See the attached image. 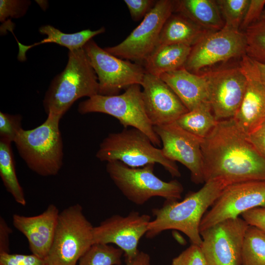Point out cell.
<instances>
[{
	"label": "cell",
	"mask_w": 265,
	"mask_h": 265,
	"mask_svg": "<svg viewBox=\"0 0 265 265\" xmlns=\"http://www.w3.org/2000/svg\"><path fill=\"white\" fill-rule=\"evenodd\" d=\"M204 182L221 180L229 185L265 181V158L233 118L219 121L201 144Z\"/></svg>",
	"instance_id": "6da1fadb"
},
{
	"label": "cell",
	"mask_w": 265,
	"mask_h": 265,
	"mask_svg": "<svg viewBox=\"0 0 265 265\" xmlns=\"http://www.w3.org/2000/svg\"><path fill=\"white\" fill-rule=\"evenodd\" d=\"M228 185L223 180H213L205 182L199 190L189 192L180 202L165 200L162 207L152 210L155 219L149 222L146 237L152 238L165 230H176L188 237L191 244L200 246L202 219Z\"/></svg>",
	"instance_id": "7a4b0ae2"
},
{
	"label": "cell",
	"mask_w": 265,
	"mask_h": 265,
	"mask_svg": "<svg viewBox=\"0 0 265 265\" xmlns=\"http://www.w3.org/2000/svg\"><path fill=\"white\" fill-rule=\"evenodd\" d=\"M98 93V77L83 48L69 51L66 66L51 82L43 106L47 115L62 117L78 99Z\"/></svg>",
	"instance_id": "3957f363"
},
{
	"label": "cell",
	"mask_w": 265,
	"mask_h": 265,
	"mask_svg": "<svg viewBox=\"0 0 265 265\" xmlns=\"http://www.w3.org/2000/svg\"><path fill=\"white\" fill-rule=\"evenodd\" d=\"M61 118L48 114L39 126L23 129L14 142L27 167L40 176H55L63 165V145L59 127Z\"/></svg>",
	"instance_id": "277c9868"
},
{
	"label": "cell",
	"mask_w": 265,
	"mask_h": 265,
	"mask_svg": "<svg viewBox=\"0 0 265 265\" xmlns=\"http://www.w3.org/2000/svg\"><path fill=\"white\" fill-rule=\"evenodd\" d=\"M96 157L102 161L118 160L132 168L159 163L172 177L181 175L176 162L166 158L146 134L133 128L109 133L100 143Z\"/></svg>",
	"instance_id": "5b68a950"
},
{
	"label": "cell",
	"mask_w": 265,
	"mask_h": 265,
	"mask_svg": "<svg viewBox=\"0 0 265 265\" xmlns=\"http://www.w3.org/2000/svg\"><path fill=\"white\" fill-rule=\"evenodd\" d=\"M154 164L132 168L118 160L107 162L106 170L122 193L133 203L141 205L154 197L166 200L181 199L183 185L177 180L165 182L154 173Z\"/></svg>",
	"instance_id": "8992f818"
},
{
	"label": "cell",
	"mask_w": 265,
	"mask_h": 265,
	"mask_svg": "<svg viewBox=\"0 0 265 265\" xmlns=\"http://www.w3.org/2000/svg\"><path fill=\"white\" fill-rule=\"evenodd\" d=\"M93 228L79 204L59 212L53 242L45 259L47 265H77L94 244Z\"/></svg>",
	"instance_id": "52a82bcc"
},
{
	"label": "cell",
	"mask_w": 265,
	"mask_h": 265,
	"mask_svg": "<svg viewBox=\"0 0 265 265\" xmlns=\"http://www.w3.org/2000/svg\"><path fill=\"white\" fill-rule=\"evenodd\" d=\"M133 84L121 94L105 96L97 94L80 103L78 111L81 114L102 113L116 118L124 128L131 127L146 134L152 143L161 146V141L146 115L142 89Z\"/></svg>",
	"instance_id": "ba28073f"
},
{
	"label": "cell",
	"mask_w": 265,
	"mask_h": 265,
	"mask_svg": "<svg viewBox=\"0 0 265 265\" xmlns=\"http://www.w3.org/2000/svg\"><path fill=\"white\" fill-rule=\"evenodd\" d=\"M175 1L156 0L140 24L122 42L105 50L121 59L144 64L157 46L165 22L174 12Z\"/></svg>",
	"instance_id": "9c48e42d"
},
{
	"label": "cell",
	"mask_w": 265,
	"mask_h": 265,
	"mask_svg": "<svg viewBox=\"0 0 265 265\" xmlns=\"http://www.w3.org/2000/svg\"><path fill=\"white\" fill-rule=\"evenodd\" d=\"M83 48L98 77L99 94L116 95L132 85H141L146 73L143 65L111 54L93 39Z\"/></svg>",
	"instance_id": "30bf717a"
},
{
	"label": "cell",
	"mask_w": 265,
	"mask_h": 265,
	"mask_svg": "<svg viewBox=\"0 0 265 265\" xmlns=\"http://www.w3.org/2000/svg\"><path fill=\"white\" fill-rule=\"evenodd\" d=\"M248 223L239 217L200 232V248L207 265H241V250Z\"/></svg>",
	"instance_id": "8fae6325"
},
{
	"label": "cell",
	"mask_w": 265,
	"mask_h": 265,
	"mask_svg": "<svg viewBox=\"0 0 265 265\" xmlns=\"http://www.w3.org/2000/svg\"><path fill=\"white\" fill-rule=\"evenodd\" d=\"M203 217L200 232L222 221L235 218L256 207H265V181L227 186Z\"/></svg>",
	"instance_id": "7c38bea8"
},
{
	"label": "cell",
	"mask_w": 265,
	"mask_h": 265,
	"mask_svg": "<svg viewBox=\"0 0 265 265\" xmlns=\"http://www.w3.org/2000/svg\"><path fill=\"white\" fill-rule=\"evenodd\" d=\"M244 32L224 26L211 31L191 47L185 65L188 71L198 74L204 68L246 54Z\"/></svg>",
	"instance_id": "4fadbf2b"
},
{
	"label": "cell",
	"mask_w": 265,
	"mask_h": 265,
	"mask_svg": "<svg viewBox=\"0 0 265 265\" xmlns=\"http://www.w3.org/2000/svg\"><path fill=\"white\" fill-rule=\"evenodd\" d=\"M209 100L217 121L233 118L243 99L247 80L239 66L208 71Z\"/></svg>",
	"instance_id": "5bb4252c"
},
{
	"label": "cell",
	"mask_w": 265,
	"mask_h": 265,
	"mask_svg": "<svg viewBox=\"0 0 265 265\" xmlns=\"http://www.w3.org/2000/svg\"><path fill=\"white\" fill-rule=\"evenodd\" d=\"M151 220L149 215L135 211L125 216L113 215L94 227V244H116L123 251L126 264L130 263L140 251L138 244Z\"/></svg>",
	"instance_id": "9a60e30c"
},
{
	"label": "cell",
	"mask_w": 265,
	"mask_h": 265,
	"mask_svg": "<svg viewBox=\"0 0 265 265\" xmlns=\"http://www.w3.org/2000/svg\"><path fill=\"white\" fill-rule=\"evenodd\" d=\"M153 127L162 143L163 155L185 166L190 171L193 183H205L201 150L203 139L185 131L175 122Z\"/></svg>",
	"instance_id": "2e32d148"
},
{
	"label": "cell",
	"mask_w": 265,
	"mask_h": 265,
	"mask_svg": "<svg viewBox=\"0 0 265 265\" xmlns=\"http://www.w3.org/2000/svg\"><path fill=\"white\" fill-rule=\"evenodd\" d=\"M141 86L145 112L153 127L174 123L189 111L159 77L146 72Z\"/></svg>",
	"instance_id": "e0dca14e"
},
{
	"label": "cell",
	"mask_w": 265,
	"mask_h": 265,
	"mask_svg": "<svg viewBox=\"0 0 265 265\" xmlns=\"http://www.w3.org/2000/svg\"><path fill=\"white\" fill-rule=\"evenodd\" d=\"M239 66L247 80L242 103L233 117L239 128L249 135L265 121V85L261 81L254 61L246 54Z\"/></svg>",
	"instance_id": "ac0fdd59"
},
{
	"label": "cell",
	"mask_w": 265,
	"mask_h": 265,
	"mask_svg": "<svg viewBox=\"0 0 265 265\" xmlns=\"http://www.w3.org/2000/svg\"><path fill=\"white\" fill-rule=\"evenodd\" d=\"M59 214L57 207L52 204L37 215H13V225L27 238L32 254L46 258L53 242Z\"/></svg>",
	"instance_id": "d6986e66"
},
{
	"label": "cell",
	"mask_w": 265,
	"mask_h": 265,
	"mask_svg": "<svg viewBox=\"0 0 265 265\" xmlns=\"http://www.w3.org/2000/svg\"><path fill=\"white\" fill-rule=\"evenodd\" d=\"M159 77L189 111L210 103L207 83L202 74H194L182 68L163 73Z\"/></svg>",
	"instance_id": "ffe728a7"
},
{
	"label": "cell",
	"mask_w": 265,
	"mask_h": 265,
	"mask_svg": "<svg viewBox=\"0 0 265 265\" xmlns=\"http://www.w3.org/2000/svg\"><path fill=\"white\" fill-rule=\"evenodd\" d=\"M210 32L184 15L173 12L162 27L156 49L173 44L192 47Z\"/></svg>",
	"instance_id": "44dd1931"
},
{
	"label": "cell",
	"mask_w": 265,
	"mask_h": 265,
	"mask_svg": "<svg viewBox=\"0 0 265 265\" xmlns=\"http://www.w3.org/2000/svg\"><path fill=\"white\" fill-rule=\"evenodd\" d=\"M174 12L184 15L209 31H216L224 26V21L214 0H175Z\"/></svg>",
	"instance_id": "7402d4cb"
},
{
	"label": "cell",
	"mask_w": 265,
	"mask_h": 265,
	"mask_svg": "<svg viewBox=\"0 0 265 265\" xmlns=\"http://www.w3.org/2000/svg\"><path fill=\"white\" fill-rule=\"evenodd\" d=\"M191 47L168 45L156 49L144 63L146 72L159 77L163 73L185 67Z\"/></svg>",
	"instance_id": "603a6c76"
},
{
	"label": "cell",
	"mask_w": 265,
	"mask_h": 265,
	"mask_svg": "<svg viewBox=\"0 0 265 265\" xmlns=\"http://www.w3.org/2000/svg\"><path fill=\"white\" fill-rule=\"evenodd\" d=\"M105 28L103 26L95 30L87 29L75 33H66L51 25L43 26L39 28V31L41 34L46 35L47 38L31 46H25L18 42V59L22 61L25 60L26 52L29 48L44 43H56L66 47L69 51L80 49L93 37L105 32Z\"/></svg>",
	"instance_id": "cb8c5ba5"
},
{
	"label": "cell",
	"mask_w": 265,
	"mask_h": 265,
	"mask_svg": "<svg viewBox=\"0 0 265 265\" xmlns=\"http://www.w3.org/2000/svg\"><path fill=\"white\" fill-rule=\"evenodd\" d=\"M217 122L211 105L208 103L186 113L175 123L192 134L204 139L212 130Z\"/></svg>",
	"instance_id": "d4e9b609"
},
{
	"label": "cell",
	"mask_w": 265,
	"mask_h": 265,
	"mask_svg": "<svg viewBox=\"0 0 265 265\" xmlns=\"http://www.w3.org/2000/svg\"><path fill=\"white\" fill-rule=\"evenodd\" d=\"M11 144L0 141V176L6 190L15 201L25 206L26 202L16 173Z\"/></svg>",
	"instance_id": "484cf974"
},
{
	"label": "cell",
	"mask_w": 265,
	"mask_h": 265,
	"mask_svg": "<svg viewBox=\"0 0 265 265\" xmlns=\"http://www.w3.org/2000/svg\"><path fill=\"white\" fill-rule=\"evenodd\" d=\"M241 265H265V233L255 226L249 225L245 231Z\"/></svg>",
	"instance_id": "4316f807"
},
{
	"label": "cell",
	"mask_w": 265,
	"mask_h": 265,
	"mask_svg": "<svg viewBox=\"0 0 265 265\" xmlns=\"http://www.w3.org/2000/svg\"><path fill=\"white\" fill-rule=\"evenodd\" d=\"M123 254L118 247L94 243L80 258L78 265H121Z\"/></svg>",
	"instance_id": "83f0119b"
},
{
	"label": "cell",
	"mask_w": 265,
	"mask_h": 265,
	"mask_svg": "<svg viewBox=\"0 0 265 265\" xmlns=\"http://www.w3.org/2000/svg\"><path fill=\"white\" fill-rule=\"evenodd\" d=\"M244 33L246 55L254 61L265 64V21L260 19Z\"/></svg>",
	"instance_id": "f1b7e54d"
},
{
	"label": "cell",
	"mask_w": 265,
	"mask_h": 265,
	"mask_svg": "<svg viewBox=\"0 0 265 265\" xmlns=\"http://www.w3.org/2000/svg\"><path fill=\"white\" fill-rule=\"evenodd\" d=\"M250 0H216L224 26L236 30L239 27Z\"/></svg>",
	"instance_id": "f546056e"
},
{
	"label": "cell",
	"mask_w": 265,
	"mask_h": 265,
	"mask_svg": "<svg viewBox=\"0 0 265 265\" xmlns=\"http://www.w3.org/2000/svg\"><path fill=\"white\" fill-rule=\"evenodd\" d=\"M22 117L19 114H10L0 112V141L14 142L22 127Z\"/></svg>",
	"instance_id": "4dcf8cb0"
},
{
	"label": "cell",
	"mask_w": 265,
	"mask_h": 265,
	"mask_svg": "<svg viewBox=\"0 0 265 265\" xmlns=\"http://www.w3.org/2000/svg\"><path fill=\"white\" fill-rule=\"evenodd\" d=\"M30 1L23 0H0V21L6 19L18 18L24 16L30 5Z\"/></svg>",
	"instance_id": "1f68e13d"
},
{
	"label": "cell",
	"mask_w": 265,
	"mask_h": 265,
	"mask_svg": "<svg viewBox=\"0 0 265 265\" xmlns=\"http://www.w3.org/2000/svg\"><path fill=\"white\" fill-rule=\"evenodd\" d=\"M171 265H207L200 246L191 244L178 256Z\"/></svg>",
	"instance_id": "d6a6232c"
},
{
	"label": "cell",
	"mask_w": 265,
	"mask_h": 265,
	"mask_svg": "<svg viewBox=\"0 0 265 265\" xmlns=\"http://www.w3.org/2000/svg\"><path fill=\"white\" fill-rule=\"evenodd\" d=\"M0 265H47L44 259L30 255L0 253Z\"/></svg>",
	"instance_id": "836d02e7"
},
{
	"label": "cell",
	"mask_w": 265,
	"mask_h": 265,
	"mask_svg": "<svg viewBox=\"0 0 265 265\" xmlns=\"http://www.w3.org/2000/svg\"><path fill=\"white\" fill-rule=\"evenodd\" d=\"M265 5V0H250L239 31L244 32L248 27L261 19Z\"/></svg>",
	"instance_id": "e575fe53"
},
{
	"label": "cell",
	"mask_w": 265,
	"mask_h": 265,
	"mask_svg": "<svg viewBox=\"0 0 265 265\" xmlns=\"http://www.w3.org/2000/svg\"><path fill=\"white\" fill-rule=\"evenodd\" d=\"M132 17L136 21L146 15L155 5L156 0H124Z\"/></svg>",
	"instance_id": "d590c367"
},
{
	"label": "cell",
	"mask_w": 265,
	"mask_h": 265,
	"mask_svg": "<svg viewBox=\"0 0 265 265\" xmlns=\"http://www.w3.org/2000/svg\"><path fill=\"white\" fill-rule=\"evenodd\" d=\"M249 225L255 226L265 233V207H256L241 214Z\"/></svg>",
	"instance_id": "8d00e7d4"
},
{
	"label": "cell",
	"mask_w": 265,
	"mask_h": 265,
	"mask_svg": "<svg viewBox=\"0 0 265 265\" xmlns=\"http://www.w3.org/2000/svg\"><path fill=\"white\" fill-rule=\"evenodd\" d=\"M12 231L5 221L0 218V253L9 252V236Z\"/></svg>",
	"instance_id": "74e56055"
},
{
	"label": "cell",
	"mask_w": 265,
	"mask_h": 265,
	"mask_svg": "<svg viewBox=\"0 0 265 265\" xmlns=\"http://www.w3.org/2000/svg\"><path fill=\"white\" fill-rule=\"evenodd\" d=\"M248 137L255 148L265 158V135L251 133Z\"/></svg>",
	"instance_id": "f35d334b"
},
{
	"label": "cell",
	"mask_w": 265,
	"mask_h": 265,
	"mask_svg": "<svg viewBox=\"0 0 265 265\" xmlns=\"http://www.w3.org/2000/svg\"><path fill=\"white\" fill-rule=\"evenodd\" d=\"M126 265H151L150 256L145 252L139 251L135 258L126 263Z\"/></svg>",
	"instance_id": "ab89813d"
},
{
	"label": "cell",
	"mask_w": 265,
	"mask_h": 265,
	"mask_svg": "<svg viewBox=\"0 0 265 265\" xmlns=\"http://www.w3.org/2000/svg\"><path fill=\"white\" fill-rule=\"evenodd\" d=\"M253 61L259 77L262 83L265 85V64L261 63L254 60Z\"/></svg>",
	"instance_id": "60d3db41"
},
{
	"label": "cell",
	"mask_w": 265,
	"mask_h": 265,
	"mask_svg": "<svg viewBox=\"0 0 265 265\" xmlns=\"http://www.w3.org/2000/svg\"><path fill=\"white\" fill-rule=\"evenodd\" d=\"M252 133L265 135V121Z\"/></svg>",
	"instance_id": "b9f144b4"
},
{
	"label": "cell",
	"mask_w": 265,
	"mask_h": 265,
	"mask_svg": "<svg viewBox=\"0 0 265 265\" xmlns=\"http://www.w3.org/2000/svg\"><path fill=\"white\" fill-rule=\"evenodd\" d=\"M36 1H37V3H38L39 4V5L40 6V7L43 10L46 9L47 7L48 6V5H47L48 2H46L47 1H45V0H36Z\"/></svg>",
	"instance_id": "7bdbcfd3"
},
{
	"label": "cell",
	"mask_w": 265,
	"mask_h": 265,
	"mask_svg": "<svg viewBox=\"0 0 265 265\" xmlns=\"http://www.w3.org/2000/svg\"><path fill=\"white\" fill-rule=\"evenodd\" d=\"M261 19L265 21V10H264L263 12Z\"/></svg>",
	"instance_id": "ee69618b"
}]
</instances>
